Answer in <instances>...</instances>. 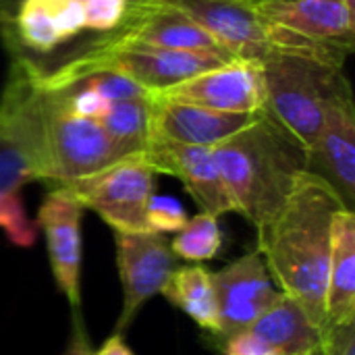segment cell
Here are the masks:
<instances>
[{"label": "cell", "mask_w": 355, "mask_h": 355, "mask_svg": "<svg viewBox=\"0 0 355 355\" xmlns=\"http://www.w3.org/2000/svg\"><path fill=\"white\" fill-rule=\"evenodd\" d=\"M320 349L324 355H355V322L324 329Z\"/></svg>", "instance_id": "cell-27"}, {"label": "cell", "mask_w": 355, "mask_h": 355, "mask_svg": "<svg viewBox=\"0 0 355 355\" xmlns=\"http://www.w3.org/2000/svg\"><path fill=\"white\" fill-rule=\"evenodd\" d=\"M0 229L17 248H33L37 225L27 216L19 191H0Z\"/></svg>", "instance_id": "cell-22"}, {"label": "cell", "mask_w": 355, "mask_h": 355, "mask_svg": "<svg viewBox=\"0 0 355 355\" xmlns=\"http://www.w3.org/2000/svg\"><path fill=\"white\" fill-rule=\"evenodd\" d=\"M175 8L208 31L235 58L260 60L272 52V23L258 10L256 0H137Z\"/></svg>", "instance_id": "cell-6"}, {"label": "cell", "mask_w": 355, "mask_h": 355, "mask_svg": "<svg viewBox=\"0 0 355 355\" xmlns=\"http://www.w3.org/2000/svg\"><path fill=\"white\" fill-rule=\"evenodd\" d=\"M343 64L320 54L289 50H272L260 58L266 96L264 108L308 152L316 141L329 104L349 87Z\"/></svg>", "instance_id": "cell-3"}, {"label": "cell", "mask_w": 355, "mask_h": 355, "mask_svg": "<svg viewBox=\"0 0 355 355\" xmlns=\"http://www.w3.org/2000/svg\"><path fill=\"white\" fill-rule=\"evenodd\" d=\"M85 31L81 0H21L12 23L0 25L6 48L50 54Z\"/></svg>", "instance_id": "cell-14"}, {"label": "cell", "mask_w": 355, "mask_h": 355, "mask_svg": "<svg viewBox=\"0 0 355 355\" xmlns=\"http://www.w3.org/2000/svg\"><path fill=\"white\" fill-rule=\"evenodd\" d=\"M160 293L185 316H189L202 331L216 337L220 335L218 304L210 270L200 264L177 266Z\"/></svg>", "instance_id": "cell-19"}, {"label": "cell", "mask_w": 355, "mask_h": 355, "mask_svg": "<svg viewBox=\"0 0 355 355\" xmlns=\"http://www.w3.org/2000/svg\"><path fill=\"white\" fill-rule=\"evenodd\" d=\"M150 96L114 100L110 102L104 116L98 121L112 139L127 146L135 154L141 152L150 141Z\"/></svg>", "instance_id": "cell-20"}, {"label": "cell", "mask_w": 355, "mask_h": 355, "mask_svg": "<svg viewBox=\"0 0 355 355\" xmlns=\"http://www.w3.org/2000/svg\"><path fill=\"white\" fill-rule=\"evenodd\" d=\"M187 212L183 204L173 198V196H162V193H152L148 208H146V220L152 233H177L183 229L187 223Z\"/></svg>", "instance_id": "cell-24"}, {"label": "cell", "mask_w": 355, "mask_h": 355, "mask_svg": "<svg viewBox=\"0 0 355 355\" xmlns=\"http://www.w3.org/2000/svg\"><path fill=\"white\" fill-rule=\"evenodd\" d=\"M277 355H306L320 347L322 331L316 329L295 300L279 291L275 302L250 327Z\"/></svg>", "instance_id": "cell-18"}, {"label": "cell", "mask_w": 355, "mask_h": 355, "mask_svg": "<svg viewBox=\"0 0 355 355\" xmlns=\"http://www.w3.org/2000/svg\"><path fill=\"white\" fill-rule=\"evenodd\" d=\"M212 154L235 212L256 229L281 210L297 177L310 166L308 148L266 108L212 146Z\"/></svg>", "instance_id": "cell-2"}, {"label": "cell", "mask_w": 355, "mask_h": 355, "mask_svg": "<svg viewBox=\"0 0 355 355\" xmlns=\"http://www.w3.org/2000/svg\"><path fill=\"white\" fill-rule=\"evenodd\" d=\"M312 355H324V354H322V349H320V347H318V349H316V352H312Z\"/></svg>", "instance_id": "cell-33"}, {"label": "cell", "mask_w": 355, "mask_h": 355, "mask_svg": "<svg viewBox=\"0 0 355 355\" xmlns=\"http://www.w3.org/2000/svg\"><path fill=\"white\" fill-rule=\"evenodd\" d=\"M83 212L85 208L67 189L50 187L37 210L35 220V225L44 231L46 237V250L54 283L75 310L81 308Z\"/></svg>", "instance_id": "cell-9"}, {"label": "cell", "mask_w": 355, "mask_h": 355, "mask_svg": "<svg viewBox=\"0 0 355 355\" xmlns=\"http://www.w3.org/2000/svg\"><path fill=\"white\" fill-rule=\"evenodd\" d=\"M92 345H89V339H87V333L83 329V322H81V316H79V310H75V327H73V333H71V341H69V347L64 355H92Z\"/></svg>", "instance_id": "cell-29"}, {"label": "cell", "mask_w": 355, "mask_h": 355, "mask_svg": "<svg viewBox=\"0 0 355 355\" xmlns=\"http://www.w3.org/2000/svg\"><path fill=\"white\" fill-rule=\"evenodd\" d=\"M139 156L156 175L179 179L202 212L212 216L235 212L212 148L150 139Z\"/></svg>", "instance_id": "cell-11"}, {"label": "cell", "mask_w": 355, "mask_h": 355, "mask_svg": "<svg viewBox=\"0 0 355 355\" xmlns=\"http://www.w3.org/2000/svg\"><path fill=\"white\" fill-rule=\"evenodd\" d=\"M314 352H316V349H314ZM306 355H312V354H306Z\"/></svg>", "instance_id": "cell-35"}, {"label": "cell", "mask_w": 355, "mask_h": 355, "mask_svg": "<svg viewBox=\"0 0 355 355\" xmlns=\"http://www.w3.org/2000/svg\"><path fill=\"white\" fill-rule=\"evenodd\" d=\"M154 175L137 152L58 187L67 189L85 210L96 212L112 231L152 233L146 208L154 193Z\"/></svg>", "instance_id": "cell-5"}, {"label": "cell", "mask_w": 355, "mask_h": 355, "mask_svg": "<svg viewBox=\"0 0 355 355\" xmlns=\"http://www.w3.org/2000/svg\"><path fill=\"white\" fill-rule=\"evenodd\" d=\"M347 322H355V212L339 208L331 220L324 329Z\"/></svg>", "instance_id": "cell-17"}, {"label": "cell", "mask_w": 355, "mask_h": 355, "mask_svg": "<svg viewBox=\"0 0 355 355\" xmlns=\"http://www.w3.org/2000/svg\"><path fill=\"white\" fill-rule=\"evenodd\" d=\"M254 116L256 112H223L152 94L150 139L212 148L243 129Z\"/></svg>", "instance_id": "cell-15"}, {"label": "cell", "mask_w": 355, "mask_h": 355, "mask_svg": "<svg viewBox=\"0 0 355 355\" xmlns=\"http://www.w3.org/2000/svg\"><path fill=\"white\" fill-rule=\"evenodd\" d=\"M33 181L37 173L27 154L0 137V191H21Z\"/></svg>", "instance_id": "cell-23"}, {"label": "cell", "mask_w": 355, "mask_h": 355, "mask_svg": "<svg viewBox=\"0 0 355 355\" xmlns=\"http://www.w3.org/2000/svg\"><path fill=\"white\" fill-rule=\"evenodd\" d=\"M345 4H347V6H349V8L355 12V0H345Z\"/></svg>", "instance_id": "cell-32"}, {"label": "cell", "mask_w": 355, "mask_h": 355, "mask_svg": "<svg viewBox=\"0 0 355 355\" xmlns=\"http://www.w3.org/2000/svg\"><path fill=\"white\" fill-rule=\"evenodd\" d=\"M223 355H277L258 335H254L250 329L237 331L229 337H225V349Z\"/></svg>", "instance_id": "cell-28"}, {"label": "cell", "mask_w": 355, "mask_h": 355, "mask_svg": "<svg viewBox=\"0 0 355 355\" xmlns=\"http://www.w3.org/2000/svg\"><path fill=\"white\" fill-rule=\"evenodd\" d=\"M116 268L123 287V308L114 333L123 335L139 310L162 291L166 279L177 268V256L160 233H119L114 231Z\"/></svg>", "instance_id": "cell-7"}, {"label": "cell", "mask_w": 355, "mask_h": 355, "mask_svg": "<svg viewBox=\"0 0 355 355\" xmlns=\"http://www.w3.org/2000/svg\"><path fill=\"white\" fill-rule=\"evenodd\" d=\"M40 89L48 160L44 183L48 187H58L94 175L135 154L127 146L112 139L98 121L73 114L58 89Z\"/></svg>", "instance_id": "cell-4"}, {"label": "cell", "mask_w": 355, "mask_h": 355, "mask_svg": "<svg viewBox=\"0 0 355 355\" xmlns=\"http://www.w3.org/2000/svg\"><path fill=\"white\" fill-rule=\"evenodd\" d=\"M85 15V29L104 33L112 31L127 15L129 0H81Z\"/></svg>", "instance_id": "cell-26"}, {"label": "cell", "mask_w": 355, "mask_h": 355, "mask_svg": "<svg viewBox=\"0 0 355 355\" xmlns=\"http://www.w3.org/2000/svg\"><path fill=\"white\" fill-rule=\"evenodd\" d=\"M223 248V231L218 225V216L208 212H200L177 231L171 250L177 258L185 262H206L216 258Z\"/></svg>", "instance_id": "cell-21"}, {"label": "cell", "mask_w": 355, "mask_h": 355, "mask_svg": "<svg viewBox=\"0 0 355 355\" xmlns=\"http://www.w3.org/2000/svg\"><path fill=\"white\" fill-rule=\"evenodd\" d=\"M308 171L322 177L337 191L345 208L355 210V106L352 85L329 104L322 127L310 148Z\"/></svg>", "instance_id": "cell-13"}, {"label": "cell", "mask_w": 355, "mask_h": 355, "mask_svg": "<svg viewBox=\"0 0 355 355\" xmlns=\"http://www.w3.org/2000/svg\"><path fill=\"white\" fill-rule=\"evenodd\" d=\"M77 83H85L89 87H94L96 92H100L108 102L114 100H133V98H148L152 92L144 89L139 83H135L133 79L114 73V71H102V73H94L83 77Z\"/></svg>", "instance_id": "cell-25"}, {"label": "cell", "mask_w": 355, "mask_h": 355, "mask_svg": "<svg viewBox=\"0 0 355 355\" xmlns=\"http://www.w3.org/2000/svg\"><path fill=\"white\" fill-rule=\"evenodd\" d=\"M152 94L223 112H258L266 104L260 60L248 58H233Z\"/></svg>", "instance_id": "cell-10"}, {"label": "cell", "mask_w": 355, "mask_h": 355, "mask_svg": "<svg viewBox=\"0 0 355 355\" xmlns=\"http://www.w3.org/2000/svg\"><path fill=\"white\" fill-rule=\"evenodd\" d=\"M345 208L316 173L304 171L281 210L258 227V254L281 291L295 300L310 322L324 331L331 258V220Z\"/></svg>", "instance_id": "cell-1"}, {"label": "cell", "mask_w": 355, "mask_h": 355, "mask_svg": "<svg viewBox=\"0 0 355 355\" xmlns=\"http://www.w3.org/2000/svg\"><path fill=\"white\" fill-rule=\"evenodd\" d=\"M92 355H135V354H133V349L125 343L123 335L114 333L112 337H108V339L104 341V345H102L96 354H92Z\"/></svg>", "instance_id": "cell-30"}, {"label": "cell", "mask_w": 355, "mask_h": 355, "mask_svg": "<svg viewBox=\"0 0 355 355\" xmlns=\"http://www.w3.org/2000/svg\"><path fill=\"white\" fill-rule=\"evenodd\" d=\"M19 2L21 0H0V25L12 23Z\"/></svg>", "instance_id": "cell-31"}, {"label": "cell", "mask_w": 355, "mask_h": 355, "mask_svg": "<svg viewBox=\"0 0 355 355\" xmlns=\"http://www.w3.org/2000/svg\"><path fill=\"white\" fill-rule=\"evenodd\" d=\"M212 285L223 339L250 329L279 295L258 250L212 272Z\"/></svg>", "instance_id": "cell-12"}, {"label": "cell", "mask_w": 355, "mask_h": 355, "mask_svg": "<svg viewBox=\"0 0 355 355\" xmlns=\"http://www.w3.org/2000/svg\"><path fill=\"white\" fill-rule=\"evenodd\" d=\"M129 2H137V0H129Z\"/></svg>", "instance_id": "cell-34"}, {"label": "cell", "mask_w": 355, "mask_h": 355, "mask_svg": "<svg viewBox=\"0 0 355 355\" xmlns=\"http://www.w3.org/2000/svg\"><path fill=\"white\" fill-rule=\"evenodd\" d=\"M85 42L96 48L154 46L173 50H223L214 37L189 17L152 2H129L127 15L112 31L98 33Z\"/></svg>", "instance_id": "cell-8"}, {"label": "cell", "mask_w": 355, "mask_h": 355, "mask_svg": "<svg viewBox=\"0 0 355 355\" xmlns=\"http://www.w3.org/2000/svg\"><path fill=\"white\" fill-rule=\"evenodd\" d=\"M256 10L308 40L354 50L355 12L345 0H256Z\"/></svg>", "instance_id": "cell-16"}]
</instances>
